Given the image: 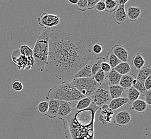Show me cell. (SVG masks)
Listing matches in <instances>:
<instances>
[{
	"instance_id": "14",
	"label": "cell",
	"mask_w": 151,
	"mask_h": 139,
	"mask_svg": "<svg viewBox=\"0 0 151 139\" xmlns=\"http://www.w3.org/2000/svg\"><path fill=\"white\" fill-rule=\"evenodd\" d=\"M93 60L90 62L88 63L84 67H82L81 69L78 71V72L76 74L73 78L92 77V75H91V69H92V65L93 63Z\"/></svg>"
},
{
	"instance_id": "43",
	"label": "cell",
	"mask_w": 151,
	"mask_h": 139,
	"mask_svg": "<svg viewBox=\"0 0 151 139\" xmlns=\"http://www.w3.org/2000/svg\"><path fill=\"white\" fill-rule=\"evenodd\" d=\"M109 107H108V104H104L101 107H100V109H101V110H106L108 109Z\"/></svg>"
},
{
	"instance_id": "32",
	"label": "cell",
	"mask_w": 151,
	"mask_h": 139,
	"mask_svg": "<svg viewBox=\"0 0 151 139\" xmlns=\"http://www.w3.org/2000/svg\"><path fill=\"white\" fill-rule=\"evenodd\" d=\"M132 87H134L139 92L140 95H144V94L145 93L146 90L145 88L144 82L138 81L136 79H134L132 83Z\"/></svg>"
},
{
	"instance_id": "21",
	"label": "cell",
	"mask_w": 151,
	"mask_h": 139,
	"mask_svg": "<svg viewBox=\"0 0 151 139\" xmlns=\"http://www.w3.org/2000/svg\"><path fill=\"white\" fill-rule=\"evenodd\" d=\"M145 64V61L142 55L139 52H137L133 57L132 60V64L134 68L140 70L144 67Z\"/></svg>"
},
{
	"instance_id": "23",
	"label": "cell",
	"mask_w": 151,
	"mask_h": 139,
	"mask_svg": "<svg viewBox=\"0 0 151 139\" xmlns=\"http://www.w3.org/2000/svg\"><path fill=\"white\" fill-rule=\"evenodd\" d=\"M150 75H151V67L147 66L140 70L136 79L138 81L144 82L146 79Z\"/></svg>"
},
{
	"instance_id": "41",
	"label": "cell",
	"mask_w": 151,
	"mask_h": 139,
	"mask_svg": "<svg viewBox=\"0 0 151 139\" xmlns=\"http://www.w3.org/2000/svg\"><path fill=\"white\" fill-rule=\"evenodd\" d=\"M144 86L146 90H151V75L149 76L146 79L145 81L144 82Z\"/></svg>"
},
{
	"instance_id": "33",
	"label": "cell",
	"mask_w": 151,
	"mask_h": 139,
	"mask_svg": "<svg viewBox=\"0 0 151 139\" xmlns=\"http://www.w3.org/2000/svg\"><path fill=\"white\" fill-rule=\"evenodd\" d=\"M114 113V111H112L109 108L107 110H101V115L104 117L106 124L111 123L113 117Z\"/></svg>"
},
{
	"instance_id": "2",
	"label": "cell",
	"mask_w": 151,
	"mask_h": 139,
	"mask_svg": "<svg viewBox=\"0 0 151 139\" xmlns=\"http://www.w3.org/2000/svg\"><path fill=\"white\" fill-rule=\"evenodd\" d=\"M99 109L92 103L84 110H77L74 108L72 112L62 121L67 139H96L94 118Z\"/></svg>"
},
{
	"instance_id": "11",
	"label": "cell",
	"mask_w": 151,
	"mask_h": 139,
	"mask_svg": "<svg viewBox=\"0 0 151 139\" xmlns=\"http://www.w3.org/2000/svg\"><path fill=\"white\" fill-rule=\"evenodd\" d=\"M111 51L121 62H127L128 52L123 46L119 44H116L111 48Z\"/></svg>"
},
{
	"instance_id": "35",
	"label": "cell",
	"mask_w": 151,
	"mask_h": 139,
	"mask_svg": "<svg viewBox=\"0 0 151 139\" xmlns=\"http://www.w3.org/2000/svg\"><path fill=\"white\" fill-rule=\"evenodd\" d=\"M76 8L80 11H86L87 10V0H78Z\"/></svg>"
},
{
	"instance_id": "31",
	"label": "cell",
	"mask_w": 151,
	"mask_h": 139,
	"mask_svg": "<svg viewBox=\"0 0 151 139\" xmlns=\"http://www.w3.org/2000/svg\"><path fill=\"white\" fill-rule=\"evenodd\" d=\"M107 73L104 72L101 69L96 73L93 77L95 81L99 85L102 84L105 82V80L107 78Z\"/></svg>"
},
{
	"instance_id": "1",
	"label": "cell",
	"mask_w": 151,
	"mask_h": 139,
	"mask_svg": "<svg viewBox=\"0 0 151 139\" xmlns=\"http://www.w3.org/2000/svg\"><path fill=\"white\" fill-rule=\"evenodd\" d=\"M81 40L59 29L50 31L47 72L59 80L73 79L82 67L96 58Z\"/></svg>"
},
{
	"instance_id": "20",
	"label": "cell",
	"mask_w": 151,
	"mask_h": 139,
	"mask_svg": "<svg viewBox=\"0 0 151 139\" xmlns=\"http://www.w3.org/2000/svg\"><path fill=\"white\" fill-rule=\"evenodd\" d=\"M125 89L119 85H114L109 86V90L111 98L113 99L121 97L125 92Z\"/></svg>"
},
{
	"instance_id": "25",
	"label": "cell",
	"mask_w": 151,
	"mask_h": 139,
	"mask_svg": "<svg viewBox=\"0 0 151 139\" xmlns=\"http://www.w3.org/2000/svg\"><path fill=\"white\" fill-rule=\"evenodd\" d=\"M49 107V102L42 101L37 105V110L38 113L41 117H47Z\"/></svg>"
},
{
	"instance_id": "38",
	"label": "cell",
	"mask_w": 151,
	"mask_h": 139,
	"mask_svg": "<svg viewBox=\"0 0 151 139\" xmlns=\"http://www.w3.org/2000/svg\"><path fill=\"white\" fill-rule=\"evenodd\" d=\"M100 69L106 73H108L111 71V70L112 69L110 65L106 62H104L102 63L101 64V66H100Z\"/></svg>"
},
{
	"instance_id": "29",
	"label": "cell",
	"mask_w": 151,
	"mask_h": 139,
	"mask_svg": "<svg viewBox=\"0 0 151 139\" xmlns=\"http://www.w3.org/2000/svg\"><path fill=\"white\" fill-rule=\"evenodd\" d=\"M140 96L139 92L136 90L134 87H131L128 89V98L129 101L130 102V104L133 102L138 100Z\"/></svg>"
},
{
	"instance_id": "42",
	"label": "cell",
	"mask_w": 151,
	"mask_h": 139,
	"mask_svg": "<svg viewBox=\"0 0 151 139\" xmlns=\"http://www.w3.org/2000/svg\"><path fill=\"white\" fill-rule=\"evenodd\" d=\"M129 1H119L117 0V3L119 4V6H125V4L128 3Z\"/></svg>"
},
{
	"instance_id": "37",
	"label": "cell",
	"mask_w": 151,
	"mask_h": 139,
	"mask_svg": "<svg viewBox=\"0 0 151 139\" xmlns=\"http://www.w3.org/2000/svg\"><path fill=\"white\" fill-rule=\"evenodd\" d=\"M104 50V46L101 43L97 42L94 44L92 47V51L93 53L96 54H99L102 52Z\"/></svg>"
},
{
	"instance_id": "36",
	"label": "cell",
	"mask_w": 151,
	"mask_h": 139,
	"mask_svg": "<svg viewBox=\"0 0 151 139\" xmlns=\"http://www.w3.org/2000/svg\"><path fill=\"white\" fill-rule=\"evenodd\" d=\"M97 13L100 12L104 11L105 10V3L104 1H100L96 3V6H94V9Z\"/></svg>"
},
{
	"instance_id": "39",
	"label": "cell",
	"mask_w": 151,
	"mask_h": 139,
	"mask_svg": "<svg viewBox=\"0 0 151 139\" xmlns=\"http://www.w3.org/2000/svg\"><path fill=\"white\" fill-rule=\"evenodd\" d=\"M145 97V101L146 104L149 105H151V90H146L145 93L144 94V95Z\"/></svg>"
},
{
	"instance_id": "5",
	"label": "cell",
	"mask_w": 151,
	"mask_h": 139,
	"mask_svg": "<svg viewBox=\"0 0 151 139\" xmlns=\"http://www.w3.org/2000/svg\"><path fill=\"white\" fill-rule=\"evenodd\" d=\"M71 82L85 97H91L100 86L93 77L73 78Z\"/></svg>"
},
{
	"instance_id": "9",
	"label": "cell",
	"mask_w": 151,
	"mask_h": 139,
	"mask_svg": "<svg viewBox=\"0 0 151 139\" xmlns=\"http://www.w3.org/2000/svg\"><path fill=\"white\" fill-rule=\"evenodd\" d=\"M73 102L60 101L58 112L56 118L62 122L72 112L75 107L73 106Z\"/></svg>"
},
{
	"instance_id": "4",
	"label": "cell",
	"mask_w": 151,
	"mask_h": 139,
	"mask_svg": "<svg viewBox=\"0 0 151 139\" xmlns=\"http://www.w3.org/2000/svg\"><path fill=\"white\" fill-rule=\"evenodd\" d=\"M85 97L74 87L71 82L65 81L51 88L47 93L46 99L48 100H55L75 102Z\"/></svg>"
},
{
	"instance_id": "3",
	"label": "cell",
	"mask_w": 151,
	"mask_h": 139,
	"mask_svg": "<svg viewBox=\"0 0 151 139\" xmlns=\"http://www.w3.org/2000/svg\"><path fill=\"white\" fill-rule=\"evenodd\" d=\"M50 34V31L46 29L40 32L33 49V56L35 59L33 67L40 72L44 71L47 64Z\"/></svg>"
},
{
	"instance_id": "24",
	"label": "cell",
	"mask_w": 151,
	"mask_h": 139,
	"mask_svg": "<svg viewBox=\"0 0 151 139\" xmlns=\"http://www.w3.org/2000/svg\"><path fill=\"white\" fill-rule=\"evenodd\" d=\"M114 69L121 75L129 74L131 71V67L128 62H121Z\"/></svg>"
},
{
	"instance_id": "30",
	"label": "cell",
	"mask_w": 151,
	"mask_h": 139,
	"mask_svg": "<svg viewBox=\"0 0 151 139\" xmlns=\"http://www.w3.org/2000/svg\"><path fill=\"white\" fill-rule=\"evenodd\" d=\"M107 58L108 61V64L110 65L112 69H114L115 67L121 62L118 58L114 55L112 52L110 51L107 54Z\"/></svg>"
},
{
	"instance_id": "6",
	"label": "cell",
	"mask_w": 151,
	"mask_h": 139,
	"mask_svg": "<svg viewBox=\"0 0 151 139\" xmlns=\"http://www.w3.org/2000/svg\"><path fill=\"white\" fill-rule=\"evenodd\" d=\"M92 100V103L94 104L100 109L104 104H109L111 101V95L109 90V86L107 82H104L102 84L100 85L91 96Z\"/></svg>"
},
{
	"instance_id": "44",
	"label": "cell",
	"mask_w": 151,
	"mask_h": 139,
	"mask_svg": "<svg viewBox=\"0 0 151 139\" xmlns=\"http://www.w3.org/2000/svg\"><path fill=\"white\" fill-rule=\"evenodd\" d=\"M68 2L72 4H77L78 2V0H68Z\"/></svg>"
},
{
	"instance_id": "15",
	"label": "cell",
	"mask_w": 151,
	"mask_h": 139,
	"mask_svg": "<svg viewBox=\"0 0 151 139\" xmlns=\"http://www.w3.org/2000/svg\"><path fill=\"white\" fill-rule=\"evenodd\" d=\"M48 102H49V107H48L47 117H48L50 119L56 118L58 112L60 101L51 100H49Z\"/></svg>"
},
{
	"instance_id": "34",
	"label": "cell",
	"mask_w": 151,
	"mask_h": 139,
	"mask_svg": "<svg viewBox=\"0 0 151 139\" xmlns=\"http://www.w3.org/2000/svg\"><path fill=\"white\" fill-rule=\"evenodd\" d=\"M23 83L19 80H15L10 86L11 90L15 92H21L23 90Z\"/></svg>"
},
{
	"instance_id": "18",
	"label": "cell",
	"mask_w": 151,
	"mask_h": 139,
	"mask_svg": "<svg viewBox=\"0 0 151 139\" xmlns=\"http://www.w3.org/2000/svg\"><path fill=\"white\" fill-rule=\"evenodd\" d=\"M134 79H136V77L134 74H127L122 75L119 85L125 90L129 89L132 87V83Z\"/></svg>"
},
{
	"instance_id": "12",
	"label": "cell",
	"mask_w": 151,
	"mask_h": 139,
	"mask_svg": "<svg viewBox=\"0 0 151 139\" xmlns=\"http://www.w3.org/2000/svg\"><path fill=\"white\" fill-rule=\"evenodd\" d=\"M113 19L115 23L118 25L125 23L128 19L125 6H119L116 11L114 12Z\"/></svg>"
},
{
	"instance_id": "10",
	"label": "cell",
	"mask_w": 151,
	"mask_h": 139,
	"mask_svg": "<svg viewBox=\"0 0 151 139\" xmlns=\"http://www.w3.org/2000/svg\"><path fill=\"white\" fill-rule=\"evenodd\" d=\"M131 115L127 110H123L116 113L114 123L119 127H123L131 122Z\"/></svg>"
},
{
	"instance_id": "8",
	"label": "cell",
	"mask_w": 151,
	"mask_h": 139,
	"mask_svg": "<svg viewBox=\"0 0 151 139\" xmlns=\"http://www.w3.org/2000/svg\"><path fill=\"white\" fill-rule=\"evenodd\" d=\"M12 61L16 65L18 70H29V61L25 56L20 54L19 49H15L12 52Z\"/></svg>"
},
{
	"instance_id": "7",
	"label": "cell",
	"mask_w": 151,
	"mask_h": 139,
	"mask_svg": "<svg viewBox=\"0 0 151 139\" xmlns=\"http://www.w3.org/2000/svg\"><path fill=\"white\" fill-rule=\"evenodd\" d=\"M38 25L46 29L58 26L61 22L60 16L57 15L44 12L37 18Z\"/></svg>"
},
{
	"instance_id": "13",
	"label": "cell",
	"mask_w": 151,
	"mask_h": 139,
	"mask_svg": "<svg viewBox=\"0 0 151 139\" xmlns=\"http://www.w3.org/2000/svg\"><path fill=\"white\" fill-rule=\"evenodd\" d=\"M129 109L138 113H144L146 110L148 109V105L144 100L138 99L131 103Z\"/></svg>"
},
{
	"instance_id": "22",
	"label": "cell",
	"mask_w": 151,
	"mask_h": 139,
	"mask_svg": "<svg viewBox=\"0 0 151 139\" xmlns=\"http://www.w3.org/2000/svg\"><path fill=\"white\" fill-rule=\"evenodd\" d=\"M91 103L92 100L91 97H85L84 98L76 102L75 109L77 110H84L89 107Z\"/></svg>"
},
{
	"instance_id": "40",
	"label": "cell",
	"mask_w": 151,
	"mask_h": 139,
	"mask_svg": "<svg viewBox=\"0 0 151 139\" xmlns=\"http://www.w3.org/2000/svg\"><path fill=\"white\" fill-rule=\"evenodd\" d=\"M99 0H87V10H92L94 9L96 3Z\"/></svg>"
},
{
	"instance_id": "19",
	"label": "cell",
	"mask_w": 151,
	"mask_h": 139,
	"mask_svg": "<svg viewBox=\"0 0 151 139\" xmlns=\"http://www.w3.org/2000/svg\"><path fill=\"white\" fill-rule=\"evenodd\" d=\"M142 14V9L138 6H130L128 9L127 17L131 22L138 20Z\"/></svg>"
},
{
	"instance_id": "17",
	"label": "cell",
	"mask_w": 151,
	"mask_h": 139,
	"mask_svg": "<svg viewBox=\"0 0 151 139\" xmlns=\"http://www.w3.org/2000/svg\"><path fill=\"white\" fill-rule=\"evenodd\" d=\"M121 77L122 75L117 72L114 69H112L107 75L108 86H111L114 85H119Z\"/></svg>"
},
{
	"instance_id": "26",
	"label": "cell",
	"mask_w": 151,
	"mask_h": 139,
	"mask_svg": "<svg viewBox=\"0 0 151 139\" xmlns=\"http://www.w3.org/2000/svg\"><path fill=\"white\" fill-rule=\"evenodd\" d=\"M105 3V11L108 14L114 12L119 6L117 1L115 0H106Z\"/></svg>"
},
{
	"instance_id": "27",
	"label": "cell",
	"mask_w": 151,
	"mask_h": 139,
	"mask_svg": "<svg viewBox=\"0 0 151 139\" xmlns=\"http://www.w3.org/2000/svg\"><path fill=\"white\" fill-rule=\"evenodd\" d=\"M104 62H106V59L104 57H97L93 60V63L92 65V69H91V75L92 77L95 75L96 73L100 69L101 64Z\"/></svg>"
},
{
	"instance_id": "28",
	"label": "cell",
	"mask_w": 151,
	"mask_h": 139,
	"mask_svg": "<svg viewBox=\"0 0 151 139\" xmlns=\"http://www.w3.org/2000/svg\"><path fill=\"white\" fill-rule=\"evenodd\" d=\"M18 49L19 50L20 54L25 56L28 59L33 57V49L28 45L25 44H21Z\"/></svg>"
},
{
	"instance_id": "16",
	"label": "cell",
	"mask_w": 151,
	"mask_h": 139,
	"mask_svg": "<svg viewBox=\"0 0 151 139\" xmlns=\"http://www.w3.org/2000/svg\"><path fill=\"white\" fill-rule=\"evenodd\" d=\"M128 103L130 104V102L127 97H121L117 99L111 100L109 104H108V107L112 111H115Z\"/></svg>"
}]
</instances>
